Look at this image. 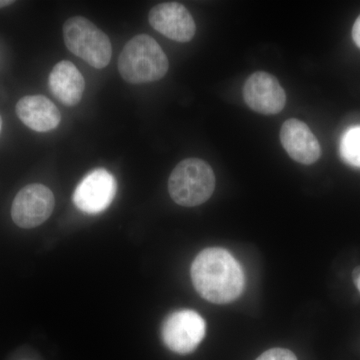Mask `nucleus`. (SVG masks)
<instances>
[{
  "label": "nucleus",
  "instance_id": "15",
  "mask_svg": "<svg viewBox=\"0 0 360 360\" xmlns=\"http://www.w3.org/2000/svg\"><path fill=\"white\" fill-rule=\"evenodd\" d=\"M352 39L360 49V15L355 20L354 28H352Z\"/></svg>",
  "mask_w": 360,
  "mask_h": 360
},
{
  "label": "nucleus",
  "instance_id": "4",
  "mask_svg": "<svg viewBox=\"0 0 360 360\" xmlns=\"http://www.w3.org/2000/svg\"><path fill=\"white\" fill-rule=\"evenodd\" d=\"M63 39L71 53L92 68L101 70L110 65L112 46L110 37L82 16H75L63 25Z\"/></svg>",
  "mask_w": 360,
  "mask_h": 360
},
{
  "label": "nucleus",
  "instance_id": "1",
  "mask_svg": "<svg viewBox=\"0 0 360 360\" xmlns=\"http://www.w3.org/2000/svg\"><path fill=\"white\" fill-rule=\"evenodd\" d=\"M191 279L201 297L217 304L234 302L245 286L240 265L229 251L219 248L198 253L191 265Z\"/></svg>",
  "mask_w": 360,
  "mask_h": 360
},
{
  "label": "nucleus",
  "instance_id": "14",
  "mask_svg": "<svg viewBox=\"0 0 360 360\" xmlns=\"http://www.w3.org/2000/svg\"><path fill=\"white\" fill-rule=\"evenodd\" d=\"M257 360H297L293 352L284 348H272L264 352Z\"/></svg>",
  "mask_w": 360,
  "mask_h": 360
},
{
  "label": "nucleus",
  "instance_id": "6",
  "mask_svg": "<svg viewBox=\"0 0 360 360\" xmlns=\"http://www.w3.org/2000/svg\"><path fill=\"white\" fill-rule=\"evenodd\" d=\"M56 200L49 187L39 184L23 187L14 198L11 217L21 229L39 226L51 217Z\"/></svg>",
  "mask_w": 360,
  "mask_h": 360
},
{
  "label": "nucleus",
  "instance_id": "11",
  "mask_svg": "<svg viewBox=\"0 0 360 360\" xmlns=\"http://www.w3.org/2000/svg\"><path fill=\"white\" fill-rule=\"evenodd\" d=\"M15 110L21 122L37 132L56 129L61 122L60 111L44 96L22 97L16 104Z\"/></svg>",
  "mask_w": 360,
  "mask_h": 360
},
{
  "label": "nucleus",
  "instance_id": "17",
  "mask_svg": "<svg viewBox=\"0 0 360 360\" xmlns=\"http://www.w3.org/2000/svg\"><path fill=\"white\" fill-rule=\"evenodd\" d=\"M352 276H354V281L359 278L360 276V266H357L356 269H354V272H352Z\"/></svg>",
  "mask_w": 360,
  "mask_h": 360
},
{
  "label": "nucleus",
  "instance_id": "7",
  "mask_svg": "<svg viewBox=\"0 0 360 360\" xmlns=\"http://www.w3.org/2000/svg\"><path fill=\"white\" fill-rule=\"evenodd\" d=\"M116 188L117 186L113 175L103 168H97L78 184L73 194V202L82 212L97 214L112 202Z\"/></svg>",
  "mask_w": 360,
  "mask_h": 360
},
{
  "label": "nucleus",
  "instance_id": "12",
  "mask_svg": "<svg viewBox=\"0 0 360 360\" xmlns=\"http://www.w3.org/2000/svg\"><path fill=\"white\" fill-rule=\"evenodd\" d=\"M49 84L52 94L68 106L77 105L84 96V78L70 61H60L52 68Z\"/></svg>",
  "mask_w": 360,
  "mask_h": 360
},
{
  "label": "nucleus",
  "instance_id": "9",
  "mask_svg": "<svg viewBox=\"0 0 360 360\" xmlns=\"http://www.w3.org/2000/svg\"><path fill=\"white\" fill-rule=\"evenodd\" d=\"M148 20L153 30L174 41L188 42L195 35L193 15L179 2H165L153 7Z\"/></svg>",
  "mask_w": 360,
  "mask_h": 360
},
{
  "label": "nucleus",
  "instance_id": "13",
  "mask_svg": "<svg viewBox=\"0 0 360 360\" xmlns=\"http://www.w3.org/2000/svg\"><path fill=\"white\" fill-rule=\"evenodd\" d=\"M340 153L347 163L360 167V127H354L343 135Z\"/></svg>",
  "mask_w": 360,
  "mask_h": 360
},
{
  "label": "nucleus",
  "instance_id": "10",
  "mask_svg": "<svg viewBox=\"0 0 360 360\" xmlns=\"http://www.w3.org/2000/svg\"><path fill=\"white\" fill-rule=\"evenodd\" d=\"M281 141L288 155L302 165L316 162L321 155V148L307 123L290 118L283 124Z\"/></svg>",
  "mask_w": 360,
  "mask_h": 360
},
{
  "label": "nucleus",
  "instance_id": "18",
  "mask_svg": "<svg viewBox=\"0 0 360 360\" xmlns=\"http://www.w3.org/2000/svg\"><path fill=\"white\" fill-rule=\"evenodd\" d=\"M354 283L356 284L357 288H359L360 292V276L356 279V281H354Z\"/></svg>",
  "mask_w": 360,
  "mask_h": 360
},
{
  "label": "nucleus",
  "instance_id": "3",
  "mask_svg": "<svg viewBox=\"0 0 360 360\" xmlns=\"http://www.w3.org/2000/svg\"><path fill=\"white\" fill-rule=\"evenodd\" d=\"M212 167L200 158H186L172 170L168 179V193L179 205L193 207L210 200L215 189Z\"/></svg>",
  "mask_w": 360,
  "mask_h": 360
},
{
  "label": "nucleus",
  "instance_id": "5",
  "mask_svg": "<svg viewBox=\"0 0 360 360\" xmlns=\"http://www.w3.org/2000/svg\"><path fill=\"white\" fill-rule=\"evenodd\" d=\"M205 331V319L193 310L184 309L174 312L165 319L161 335L172 352L188 354L200 345Z\"/></svg>",
  "mask_w": 360,
  "mask_h": 360
},
{
  "label": "nucleus",
  "instance_id": "8",
  "mask_svg": "<svg viewBox=\"0 0 360 360\" xmlns=\"http://www.w3.org/2000/svg\"><path fill=\"white\" fill-rule=\"evenodd\" d=\"M243 98L250 110L264 115H277L286 103L285 91L277 78L264 71L252 73L246 79Z\"/></svg>",
  "mask_w": 360,
  "mask_h": 360
},
{
  "label": "nucleus",
  "instance_id": "19",
  "mask_svg": "<svg viewBox=\"0 0 360 360\" xmlns=\"http://www.w3.org/2000/svg\"><path fill=\"white\" fill-rule=\"evenodd\" d=\"M1 127H2V120H1V116H0V131H1Z\"/></svg>",
  "mask_w": 360,
  "mask_h": 360
},
{
  "label": "nucleus",
  "instance_id": "16",
  "mask_svg": "<svg viewBox=\"0 0 360 360\" xmlns=\"http://www.w3.org/2000/svg\"><path fill=\"white\" fill-rule=\"evenodd\" d=\"M14 1H11V0H0V8H4V7L11 6L13 4Z\"/></svg>",
  "mask_w": 360,
  "mask_h": 360
},
{
  "label": "nucleus",
  "instance_id": "2",
  "mask_svg": "<svg viewBox=\"0 0 360 360\" xmlns=\"http://www.w3.org/2000/svg\"><path fill=\"white\" fill-rule=\"evenodd\" d=\"M169 63L160 45L148 34L132 37L118 58V70L131 84L158 82L165 77Z\"/></svg>",
  "mask_w": 360,
  "mask_h": 360
}]
</instances>
